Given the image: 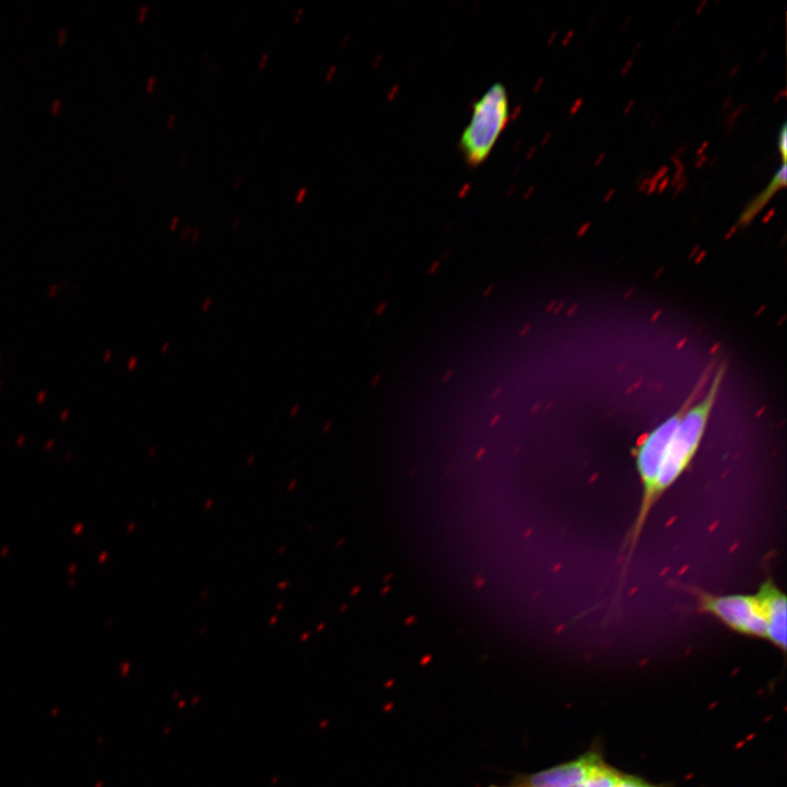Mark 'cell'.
<instances>
[{"label":"cell","mask_w":787,"mask_h":787,"mask_svg":"<svg viewBox=\"0 0 787 787\" xmlns=\"http://www.w3.org/2000/svg\"><path fill=\"white\" fill-rule=\"evenodd\" d=\"M306 193H307V188H306V187H302V188L296 192L295 201H296V202L303 201V199L305 198Z\"/></svg>","instance_id":"2e32d148"},{"label":"cell","mask_w":787,"mask_h":787,"mask_svg":"<svg viewBox=\"0 0 787 787\" xmlns=\"http://www.w3.org/2000/svg\"><path fill=\"white\" fill-rule=\"evenodd\" d=\"M500 391H501V387H497V388L493 391L491 398H493V399L496 398V396L500 393Z\"/></svg>","instance_id":"c3c4849f"},{"label":"cell","mask_w":787,"mask_h":787,"mask_svg":"<svg viewBox=\"0 0 787 787\" xmlns=\"http://www.w3.org/2000/svg\"><path fill=\"white\" fill-rule=\"evenodd\" d=\"M493 289H494L493 285L486 286V289L483 291L482 295H483L484 297H488V296L493 292Z\"/></svg>","instance_id":"d6a6232c"},{"label":"cell","mask_w":787,"mask_h":787,"mask_svg":"<svg viewBox=\"0 0 787 787\" xmlns=\"http://www.w3.org/2000/svg\"><path fill=\"white\" fill-rule=\"evenodd\" d=\"M634 104H635V101H634V99H630V101L626 103L625 107L623 108V114H627V113L633 108Z\"/></svg>","instance_id":"cb8c5ba5"},{"label":"cell","mask_w":787,"mask_h":787,"mask_svg":"<svg viewBox=\"0 0 787 787\" xmlns=\"http://www.w3.org/2000/svg\"><path fill=\"white\" fill-rule=\"evenodd\" d=\"M741 108H742V107H739L738 110H737V113H739V111L741 110ZM736 116H737V114L735 115V113H733V116H732V117H736Z\"/></svg>","instance_id":"db71d44e"},{"label":"cell","mask_w":787,"mask_h":787,"mask_svg":"<svg viewBox=\"0 0 787 787\" xmlns=\"http://www.w3.org/2000/svg\"><path fill=\"white\" fill-rule=\"evenodd\" d=\"M690 399L691 395L677 412L668 416L666 420H663L661 423H659L657 426H655L653 430L642 436L635 447L634 456L636 469L642 485V497L638 513L630 528L623 547V571H626L639 540V537L642 535V531L647 521V518L650 514V510L657 503L656 489L662 463L671 438L680 422L683 411L690 402Z\"/></svg>","instance_id":"7a4b0ae2"},{"label":"cell","mask_w":787,"mask_h":787,"mask_svg":"<svg viewBox=\"0 0 787 787\" xmlns=\"http://www.w3.org/2000/svg\"><path fill=\"white\" fill-rule=\"evenodd\" d=\"M331 425H332V422L329 421V422L326 424L324 431H325V432L328 431Z\"/></svg>","instance_id":"f5cc1de1"},{"label":"cell","mask_w":787,"mask_h":787,"mask_svg":"<svg viewBox=\"0 0 787 787\" xmlns=\"http://www.w3.org/2000/svg\"><path fill=\"white\" fill-rule=\"evenodd\" d=\"M199 234H200V230H199V228L193 230L192 233H191V240H192V242H196V240L198 239V237H199Z\"/></svg>","instance_id":"e575fe53"},{"label":"cell","mask_w":787,"mask_h":787,"mask_svg":"<svg viewBox=\"0 0 787 787\" xmlns=\"http://www.w3.org/2000/svg\"><path fill=\"white\" fill-rule=\"evenodd\" d=\"M176 120V114H171L167 118L166 126L169 128L173 126L174 121Z\"/></svg>","instance_id":"f1b7e54d"},{"label":"cell","mask_w":787,"mask_h":787,"mask_svg":"<svg viewBox=\"0 0 787 787\" xmlns=\"http://www.w3.org/2000/svg\"><path fill=\"white\" fill-rule=\"evenodd\" d=\"M616 787H654L641 778L621 774Z\"/></svg>","instance_id":"9c48e42d"},{"label":"cell","mask_w":787,"mask_h":787,"mask_svg":"<svg viewBox=\"0 0 787 787\" xmlns=\"http://www.w3.org/2000/svg\"><path fill=\"white\" fill-rule=\"evenodd\" d=\"M239 221H240V216L237 215V216L234 219L233 224H232V227H233L234 230L238 226Z\"/></svg>","instance_id":"ee69618b"},{"label":"cell","mask_w":787,"mask_h":787,"mask_svg":"<svg viewBox=\"0 0 787 787\" xmlns=\"http://www.w3.org/2000/svg\"><path fill=\"white\" fill-rule=\"evenodd\" d=\"M379 379H380V375H375V377H374L373 380L371 381V385H372V386H375V385L378 383Z\"/></svg>","instance_id":"bcb514c9"},{"label":"cell","mask_w":787,"mask_h":787,"mask_svg":"<svg viewBox=\"0 0 787 787\" xmlns=\"http://www.w3.org/2000/svg\"><path fill=\"white\" fill-rule=\"evenodd\" d=\"M706 160H707V155H706V154L700 155V157H698V158L696 160V162H695V166H696L697 168L701 167V166L706 162Z\"/></svg>","instance_id":"7402d4cb"},{"label":"cell","mask_w":787,"mask_h":787,"mask_svg":"<svg viewBox=\"0 0 787 787\" xmlns=\"http://www.w3.org/2000/svg\"><path fill=\"white\" fill-rule=\"evenodd\" d=\"M604 156H606V152L604 151L600 152L597 155V157L595 158V162H594L595 165H599L603 161Z\"/></svg>","instance_id":"d4e9b609"},{"label":"cell","mask_w":787,"mask_h":787,"mask_svg":"<svg viewBox=\"0 0 787 787\" xmlns=\"http://www.w3.org/2000/svg\"><path fill=\"white\" fill-rule=\"evenodd\" d=\"M528 329H529V326H526L524 329H521V331L519 332V336L526 334Z\"/></svg>","instance_id":"816d5d0a"},{"label":"cell","mask_w":787,"mask_h":787,"mask_svg":"<svg viewBox=\"0 0 787 787\" xmlns=\"http://www.w3.org/2000/svg\"><path fill=\"white\" fill-rule=\"evenodd\" d=\"M670 158H671V161L674 163L676 167H679V166H681V165L683 164L682 161H681L679 157H677V156L671 155Z\"/></svg>","instance_id":"836d02e7"},{"label":"cell","mask_w":787,"mask_h":787,"mask_svg":"<svg viewBox=\"0 0 787 787\" xmlns=\"http://www.w3.org/2000/svg\"><path fill=\"white\" fill-rule=\"evenodd\" d=\"M178 222H179V216H177V215L174 216V218L172 219L171 224H169V228H171L172 231H174V230L177 227Z\"/></svg>","instance_id":"83f0119b"},{"label":"cell","mask_w":787,"mask_h":787,"mask_svg":"<svg viewBox=\"0 0 787 787\" xmlns=\"http://www.w3.org/2000/svg\"><path fill=\"white\" fill-rule=\"evenodd\" d=\"M787 178V165L783 162L782 166L776 172L772 183L767 188L759 193L751 202L747 205L745 210L740 215L739 222L741 224H748L751 222L754 215L767 203L770 198L776 192L777 189L783 188L786 185Z\"/></svg>","instance_id":"52a82bcc"},{"label":"cell","mask_w":787,"mask_h":787,"mask_svg":"<svg viewBox=\"0 0 787 787\" xmlns=\"http://www.w3.org/2000/svg\"><path fill=\"white\" fill-rule=\"evenodd\" d=\"M509 116L505 86L492 84L474 102L470 120L462 131L460 145L466 160L477 165L491 153Z\"/></svg>","instance_id":"3957f363"},{"label":"cell","mask_w":787,"mask_h":787,"mask_svg":"<svg viewBox=\"0 0 787 787\" xmlns=\"http://www.w3.org/2000/svg\"><path fill=\"white\" fill-rule=\"evenodd\" d=\"M299 408H301L299 404L293 406V408H292V409L290 410V412H289V415H290V416H295V415L298 413Z\"/></svg>","instance_id":"f546056e"},{"label":"cell","mask_w":787,"mask_h":787,"mask_svg":"<svg viewBox=\"0 0 787 787\" xmlns=\"http://www.w3.org/2000/svg\"><path fill=\"white\" fill-rule=\"evenodd\" d=\"M438 267H439V262L438 261L434 262L433 266L428 269V273L433 274L434 272H436Z\"/></svg>","instance_id":"8d00e7d4"},{"label":"cell","mask_w":787,"mask_h":787,"mask_svg":"<svg viewBox=\"0 0 787 787\" xmlns=\"http://www.w3.org/2000/svg\"><path fill=\"white\" fill-rule=\"evenodd\" d=\"M191 233H192L191 228H190L189 226H186V227L184 228V231L181 232V237H185V238H186V237H188V236H191Z\"/></svg>","instance_id":"1f68e13d"},{"label":"cell","mask_w":787,"mask_h":787,"mask_svg":"<svg viewBox=\"0 0 787 787\" xmlns=\"http://www.w3.org/2000/svg\"><path fill=\"white\" fill-rule=\"evenodd\" d=\"M146 11H148V7H146V5H143V7L140 9V11H139V19H143L144 15H145V13H146Z\"/></svg>","instance_id":"74e56055"},{"label":"cell","mask_w":787,"mask_h":787,"mask_svg":"<svg viewBox=\"0 0 787 787\" xmlns=\"http://www.w3.org/2000/svg\"><path fill=\"white\" fill-rule=\"evenodd\" d=\"M269 58V54H263L261 58L259 59V67H263Z\"/></svg>","instance_id":"4dcf8cb0"},{"label":"cell","mask_w":787,"mask_h":787,"mask_svg":"<svg viewBox=\"0 0 787 787\" xmlns=\"http://www.w3.org/2000/svg\"><path fill=\"white\" fill-rule=\"evenodd\" d=\"M614 192H615L614 188L609 189L603 197V201L604 202L609 201L611 199V197L614 195Z\"/></svg>","instance_id":"4316f807"},{"label":"cell","mask_w":787,"mask_h":787,"mask_svg":"<svg viewBox=\"0 0 787 787\" xmlns=\"http://www.w3.org/2000/svg\"><path fill=\"white\" fill-rule=\"evenodd\" d=\"M766 627V636L775 647L786 651L787 646V600L771 577L764 579L754 594Z\"/></svg>","instance_id":"8992f818"},{"label":"cell","mask_w":787,"mask_h":787,"mask_svg":"<svg viewBox=\"0 0 787 787\" xmlns=\"http://www.w3.org/2000/svg\"><path fill=\"white\" fill-rule=\"evenodd\" d=\"M155 81H156V80H155V77H154V75H152V77L149 78L148 83H146V89H148L149 91H151V90L153 89V86H154V84H155Z\"/></svg>","instance_id":"484cf974"},{"label":"cell","mask_w":787,"mask_h":787,"mask_svg":"<svg viewBox=\"0 0 787 787\" xmlns=\"http://www.w3.org/2000/svg\"><path fill=\"white\" fill-rule=\"evenodd\" d=\"M573 35H574V30H571V31L566 34V37H565V39L563 40V44L565 45V44L567 43V40H569V39L573 37Z\"/></svg>","instance_id":"60d3db41"},{"label":"cell","mask_w":787,"mask_h":787,"mask_svg":"<svg viewBox=\"0 0 787 787\" xmlns=\"http://www.w3.org/2000/svg\"><path fill=\"white\" fill-rule=\"evenodd\" d=\"M709 144L708 140L703 141V143L698 146L696 151V155L700 156L703 154L704 149Z\"/></svg>","instance_id":"603a6c76"},{"label":"cell","mask_w":787,"mask_h":787,"mask_svg":"<svg viewBox=\"0 0 787 787\" xmlns=\"http://www.w3.org/2000/svg\"><path fill=\"white\" fill-rule=\"evenodd\" d=\"M497 420H500V414H496V415L492 419V421L490 422V425H494V424L497 422Z\"/></svg>","instance_id":"681fc988"},{"label":"cell","mask_w":787,"mask_h":787,"mask_svg":"<svg viewBox=\"0 0 787 787\" xmlns=\"http://www.w3.org/2000/svg\"><path fill=\"white\" fill-rule=\"evenodd\" d=\"M386 307H387V303H386V302L380 303V304L376 307L375 314L378 315V316L381 315V314L385 312Z\"/></svg>","instance_id":"ffe728a7"},{"label":"cell","mask_w":787,"mask_h":787,"mask_svg":"<svg viewBox=\"0 0 787 787\" xmlns=\"http://www.w3.org/2000/svg\"><path fill=\"white\" fill-rule=\"evenodd\" d=\"M698 611L707 613L741 635L765 638L764 618L755 595H715L694 589Z\"/></svg>","instance_id":"277c9868"},{"label":"cell","mask_w":787,"mask_h":787,"mask_svg":"<svg viewBox=\"0 0 787 787\" xmlns=\"http://www.w3.org/2000/svg\"><path fill=\"white\" fill-rule=\"evenodd\" d=\"M785 95H786V91H785V89H782V90L779 91V93H777V94L775 95L774 102H776L777 99H779L780 97H783V96H785Z\"/></svg>","instance_id":"f35d334b"},{"label":"cell","mask_w":787,"mask_h":787,"mask_svg":"<svg viewBox=\"0 0 787 787\" xmlns=\"http://www.w3.org/2000/svg\"><path fill=\"white\" fill-rule=\"evenodd\" d=\"M774 213H775V209H771V210L766 213V215L763 218L762 221H763V222H767V221L772 218V215H773Z\"/></svg>","instance_id":"d590c367"},{"label":"cell","mask_w":787,"mask_h":787,"mask_svg":"<svg viewBox=\"0 0 787 787\" xmlns=\"http://www.w3.org/2000/svg\"><path fill=\"white\" fill-rule=\"evenodd\" d=\"M453 374H454V371H453V369H449V371L444 375L443 381L445 383V381L449 380V378L453 376Z\"/></svg>","instance_id":"ab89813d"},{"label":"cell","mask_w":787,"mask_h":787,"mask_svg":"<svg viewBox=\"0 0 787 787\" xmlns=\"http://www.w3.org/2000/svg\"><path fill=\"white\" fill-rule=\"evenodd\" d=\"M683 173H684V164H682L681 166L677 167V171H676V173H674V175H673V177H672V180H671V186H672V187H676V185L679 183V180L684 176Z\"/></svg>","instance_id":"8fae6325"},{"label":"cell","mask_w":787,"mask_h":787,"mask_svg":"<svg viewBox=\"0 0 787 787\" xmlns=\"http://www.w3.org/2000/svg\"><path fill=\"white\" fill-rule=\"evenodd\" d=\"M668 169H669V168H668L667 165L660 166L659 169L656 172V174H655L651 178H654L655 180L659 181V179H661V178L665 177V175H666V173L668 172Z\"/></svg>","instance_id":"7c38bea8"},{"label":"cell","mask_w":787,"mask_h":787,"mask_svg":"<svg viewBox=\"0 0 787 787\" xmlns=\"http://www.w3.org/2000/svg\"><path fill=\"white\" fill-rule=\"evenodd\" d=\"M168 350H169V342L166 341V342L163 344L161 352H162V353H167Z\"/></svg>","instance_id":"7bdbcfd3"},{"label":"cell","mask_w":787,"mask_h":787,"mask_svg":"<svg viewBox=\"0 0 787 787\" xmlns=\"http://www.w3.org/2000/svg\"><path fill=\"white\" fill-rule=\"evenodd\" d=\"M686 178L683 176L679 183L676 185V193L680 192L685 186H686Z\"/></svg>","instance_id":"ac0fdd59"},{"label":"cell","mask_w":787,"mask_h":787,"mask_svg":"<svg viewBox=\"0 0 787 787\" xmlns=\"http://www.w3.org/2000/svg\"><path fill=\"white\" fill-rule=\"evenodd\" d=\"M601 759L596 752L542 771L516 774L508 783L489 787H582L594 765Z\"/></svg>","instance_id":"5b68a950"},{"label":"cell","mask_w":787,"mask_h":787,"mask_svg":"<svg viewBox=\"0 0 787 787\" xmlns=\"http://www.w3.org/2000/svg\"><path fill=\"white\" fill-rule=\"evenodd\" d=\"M739 68H740L739 64H737L736 67H733V68L731 69V71H730V73H729V77H732L733 74H737Z\"/></svg>","instance_id":"f6af8a7d"},{"label":"cell","mask_w":787,"mask_h":787,"mask_svg":"<svg viewBox=\"0 0 787 787\" xmlns=\"http://www.w3.org/2000/svg\"><path fill=\"white\" fill-rule=\"evenodd\" d=\"M657 185H658V181L655 180L654 178H650L649 183L647 185V188H646V193L650 195L651 192H654L657 188Z\"/></svg>","instance_id":"9a60e30c"},{"label":"cell","mask_w":787,"mask_h":787,"mask_svg":"<svg viewBox=\"0 0 787 787\" xmlns=\"http://www.w3.org/2000/svg\"><path fill=\"white\" fill-rule=\"evenodd\" d=\"M240 181H242V176L238 175L234 180V187H238Z\"/></svg>","instance_id":"7dc6e473"},{"label":"cell","mask_w":787,"mask_h":787,"mask_svg":"<svg viewBox=\"0 0 787 787\" xmlns=\"http://www.w3.org/2000/svg\"><path fill=\"white\" fill-rule=\"evenodd\" d=\"M211 305H212V298L211 297L204 298V301L201 304V310L203 313L208 312L210 309Z\"/></svg>","instance_id":"e0dca14e"},{"label":"cell","mask_w":787,"mask_h":787,"mask_svg":"<svg viewBox=\"0 0 787 787\" xmlns=\"http://www.w3.org/2000/svg\"><path fill=\"white\" fill-rule=\"evenodd\" d=\"M649 179V177H644L638 185V190H646Z\"/></svg>","instance_id":"d6986e66"},{"label":"cell","mask_w":787,"mask_h":787,"mask_svg":"<svg viewBox=\"0 0 787 787\" xmlns=\"http://www.w3.org/2000/svg\"><path fill=\"white\" fill-rule=\"evenodd\" d=\"M725 367L720 366L710 381L705 396L696 400L705 384L707 374L691 393L690 402L682 413L680 422L669 444L656 489V500L682 475L695 457L704 437L710 414L723 383Z\"/></svg>","instance_id":"6da1fadb"},{"label":"cell","mask_w":787,"mask_h":787,"mask_svg":"<svg viewBox=\"0 0 787 787\" xmlns=\"http://www.w3.org/2000/svg\"><path fill=\"white\" fill-rule=\"evenodd\" d=\"M705 3H706V0H703V1L701 2V4L697 5V9H696V12H697V13L702 10V8H703V5H704Z\"/></svg>","instance_id":"f907efd6"},{"label":"cell","mask_w":787,"mask_h":787,"mask_svg":"<svg viewBox=\"0 0 787 787\" xmlns=\"http://www.w3.org/2000/svg\"><path fill=\"white\" fill-rule=\"evenodd\" d=\"M669 183H670V179L668 176H665L663 178H661L660 183H658V185H657V188H656L657 191L662 192L667 188Z\"/></svg>","instance_id":"4fadbf2b"},{"label":"cell","mask_w":787,"mask_h":787,"mask_svg":"<svg viewBox=\"0 0 787 787\" xmlns=\"http://www.w3.org/2000/svg\"><path fill=\"white\" fill-rule=\"evenodd\" d=\"M302 12H303V8L301 7V8L297 9L296 13L294 14V21H295V22L299 20V16H301Z\"/></svg>","instance_id":"b9f144b4"},{"label":"cell","mask_w":787,"mask_h":787,"mask_svg":"<svg viewBox=\"0 0 787 787\" xmlns=\"http://www.w3.org/2000/svg\"><path fill=\"white\" fill-rule=\"evenodd\" d=\"M621 773L600 759L591 768L582 787H616Z\"/></svg>","instance_id":"ba28073f"},{"label":"cell","mask_w":787,"mask_h":787,"mask_svg":"<svg viewBox=\"0 0 787 787\" xmlns=\"http://www.w3.org/2000/svg\"><path fill=\"white\" fill-rule=\"evenodd\" d=\"M778 149L782 153L783 161L786 163V151H787V130L786 124L783 125L778 134Z\"/></svg>","instance_id":"30bf717a"},{"label":"cell","mask_w":787,"mask_h":787,"mask_svg":"<svg viewBox=\"0 0 787 787\" xmlns=\"http://www.w3.org/2000/svg\"><path fill=\"white\" fill-rule=\"evenodd\" d=\"M632 64H633V60H632V59H629V60L625 62V64L622 67V69H621V74H625V73L630 70V68L632 67Z\"/></svg>","instance_id":"44dd1931"},{"label":"cell","mask_w":787,"mask_h":787,"mask_svg":"<svg viewBox=\"0 0 787 787\" xmlns=\"http://www.w3.org/2000/svg\"><path fill=\"white\" fill-rule=\"evenodd\" d=\"M584 99L582 97H578L574 101L573 105L569 108V111L572 114L577 113V110L582 107Z\"/></svg>","instance_id":"5bb4252c"}]
</instances>
